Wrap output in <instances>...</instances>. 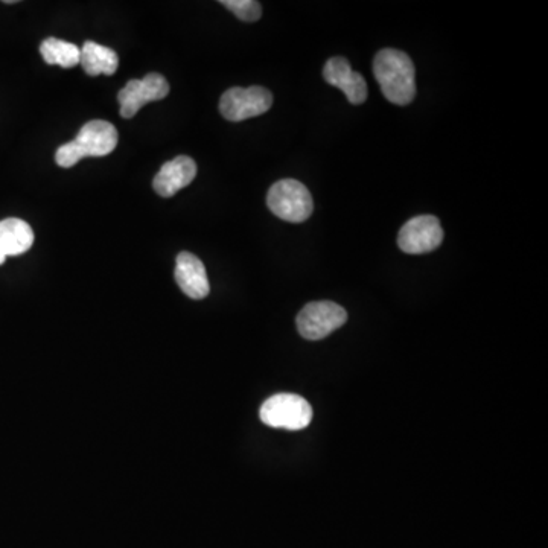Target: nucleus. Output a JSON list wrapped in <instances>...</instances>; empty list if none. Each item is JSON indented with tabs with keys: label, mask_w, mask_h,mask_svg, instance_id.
<instances>
[{
	"label": "nucleus",
	"mask_w": 548,
	"mask_h": 548,
	"mask_svg": "<svg viewBox=\"0 0 548 548\" xmlns=\"http://www.w3.org/2000/svg\"><path fill=\"white\" fill-rule=\"evenodd\" d=\"M118 145V131L107 121H90L81 128L74 141L61 145L55 153V162L61 168H72L86 157L109 156Z\"/></svg>",
	"instance_id": "obj_2"
},
{
	"label": "nucleus",
	"mask_w": 548,
	"mask_h": 548,
	"mask_svg": "<svg viewBox=\"0 0 548 548\" xmlns=\"http://www.w3.org/2000/svg\"><path fill=\"white\" fill-rule=\"evenodd\" d=\"M5 261H7V255L0 250V265L5 264Z\"/></svg>",
	"instance_id": "obj_16"
},
{
	"label": "nucleus",
	"mask_w": 548,
	"mask_h": 548,
	"mask_svg": "<svg viewBox=\"0 0 548 548\" xmlns=\"http://www.w3.org/2000/svg\"><path fill=\"white\" fill-rule=\"evenodd\" d=\"M373 74L381 92L396 106H407L416 96L415 64L405 52L383 49L373 60Z\"/></svg>",
	"instance_id": "obj_1"
},
{
	"label": "nucleus",
	"mask_w": 548,
	"mask_h": 548,
	"mask_svg": "<svg viewBox=\"0 0 548 548\" xmlns=\"http://www.w3.org/2000/svg\"><path fill=\"white\" fill-rule=\"evenodd\" d=\"M221 5L243 22H256L262 16L261 4L256 0H223Z\"/></svg>",
	"instance_id": "obj_15"
},
{
	"label": "nucleus",
	"mask_w": 548,
	"mask_h": 548,
	"mask_svg": "<svg viewBox=\"0 0 548 548\" xmlns=\"http://www.w3.org/2000/svg\"><path fill=\"white\" fill-rule=\"evenodd\" d=\"M273 106V95L264 87L252 86L249 89L233 87L223 93L220 99V112L230 122L264 115Z\"/></svg>",
	"instance_id": "obj_6"
},
{
	"label": "nucleus",
	"mask_w": 548,
	"mask_h": 548,
	"mask_svg": "<svg viewBox=\"0 0 548 548\" xmlns=\"http://www.w3.org/2000/svg\"><path fill=\"white\" fill-rule=\"evenodd\" d=\"M197 176V165L188 156H179L162 165L153 180V188L160 197L169 198L176 195L180 189L194 182Z\"/></svg>",
	"instance_id": "obj_10"
},
{
	"label": "nucleus",
	"mask_w": 548,
	"mask_h": 548,
	"mask_svg": "<svg viewBox=\"0 0 548 548\" xmlns=\"http://www.w3.org/2000/svg\"><path fill=\"white\" fill-rule=\"evenodd\" d=\"M40 54L43 60L51 66H61L64 69L80 64L81 51L74 43L64 42V40L49 37L40 45Z\"/></svg>",
	"instance_id": "obj_14"
},
{
	"label": "nucleus",
	"mask_w": 548,
	"mask_h": 548,
	"mask_svg": "<svg viewBox=\"0 0 548 548\" xmlns=\"http://www.w3.org/2000/svg\"><path fill=\"white\" fill-rule=\"evenodd\" d=\"M80 51V64L89 77H98V75L110 77L118 71L119 57L113 49L99 43L86 42Z\"/></svg>",
	"instance_id": "obj_13"
},
{
	"label": "nucleus",
	"mask_w": 548,
	"mask_h": 548,
	"mask_svg": "<svg viewBox=\"0 0 548 548\" xmlns=\"http://www.w3.org/2000/svg\"><path fill=\"white\" fill-rule=\"evenodd\" d=\"M443 229L439 218L421 215L411 218L402 226L398 235L399 249L408 255H422L436 250L442 244Z\"/></svg>",
	"instance_id": "obj_7"
},
{
	"label": "nucleus",
	"mask_w": 548,
	"mask_h": 548,
	"mask_svg": "<svg viewBox=\"0 0 548 548\" xmlns=\"http://www.w3.org/2000/svg\"><path fill=\"white\" fill-rule=\"evenodd\" d=\"M34 244L31 226L19 218L0 221V250L8 256H19L28 252Z\"/></svg>",
	"instance_id": "obj_12"
},
{
	"label": "nucleus",
	"mask_w": 548,
	"mask_h": 548,
	"mask_svg": "<svg viewBox=\"0 0 548 548\" xmlns=\"http://www.w3.org/2000/svg\"><path fill=\"white\" fill-rule=\"evenodd\" d=\"M348 320L343 306L322 300L311 302L300 311L296 319L297 331L306 340L317 341L328 337L332 332L345 325Z\"/></svg>",
	"instance_id": "obj_5"
},
{
	"label": "nucleus",
	"mask_w": 548,
	"mask_h": 548,
	"mask_svg": "<svg viewBox=\"0 0 548 548\" xmlns=\"http://www.w3.org/2000/svg\"><path fill=\"white\" fill-rule=\"evenodd\" d=\"M267 206L276 217L288 223H303L313 215L314 203L303 183L293 179L281 180L271 186Z\"/></svg>",
	"instance_id": "obj_3"
},
{
	"label": "nucleus",
	"mask_w": 548,
	"mask_h": 548,
	"mask_svg": "<svg viewBox=\"0 0 548 548\" xmlns=\"http://www.w3.org/2000/svg\"><path fill=\"white\" fill-rule=\"evenodd\" d=\"M168 93V81L160 74H148L142 80L128 81L127 86L118 95L122 118H133L145 104L160 101L166 98Z\"/></svg>",
	"instance_id": "obj_8"
},
{
	"label": "nucleus",
	"mask_w": 548,
	"mask_h": 548,
	"mask_svg": "<svg viewBox=\"0 0 548 548\" xmlns=\"http://www.w3.org/2000/svg\"><path fill=\"white\" fill-rule=\"evenodd\" d=\"M259 416L268 427L299 431L313 421V408L302 396L281 393L271 396L262 404Z\"/></svg>",
	"instance_id": "obj_4"
},
{
	"label": "nucleus",
	"mask_w": 548,
	"mask_h": 548,
	"mask_svg": "<svg viewBox=\"0 0 548 548\" xmlns=\"http://www.w3.org/2000/svg\"><path fill=\"white\" fill-rule=\"evenodd\" d=\"M323 78L326 83L337 87L345 93L351 104H363L367 99V83L360 74L352 71L351 64L346 58L332 57L323 67Z\"/></svg>",
	"instance_id": "obj_9"
},
{
	"label": "nucleus",
	"mask_w": 548,
	"mask_h": 548,
	"mask_svg": "<svg viewBox=\"0 0 548 548\" xmlns=\"http://www.w3.org/2000/svg\"><path fill=\"white\" fill-rule=\"evenodd\" d=\"M176 281L180 290L194 300H201L211 291L208 273L203 262L189 252L177 256Z\"/></svg>",
	"instance_id": "obj_11"
}]
</instances>
